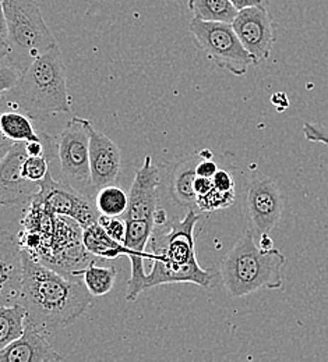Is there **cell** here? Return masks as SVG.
I'll return each mask as SVG.
<instances>
[{
	"instance_id": "6da1fadb",
	"label": "cell",
	"mask_w": 328,
	"mask_h": 362,
	"mask_svg": "<svg viewBox=\"0 0 328 362\" xmlns=\"http://www.w3.org/2000/svg\"><path fill=\"white\" fill-rule=\"evenodd\" d=\"M24 279L21 303L28 317L27 326L53 333L81 317L93 301L84 281L67 279L62 273L34 258L23 247Z\"/></svg>"
},
{
	"instance_id": "7a4b0ae2",
	"label": "cell",
	"mask_w": 328,
	"mask_h": 362,
	"mask_svg": "<svg viewBox=\"0 0 328 362\" xmlns=\"http://www.w3.org/2000/svg\"><path fill=\"white\" fill-rule=\"evenodd\" d=\"M198 221L200 215L190 209L181 221H168L165 227L155 226L149 240L152 268L144 281L145 291L172 283L211 287L214 273L203 269L196 257L194 228Z\"/></svg>"
},
{
	"instance_id": "3957f363",
	"label": "cell",
	"mask_w": 328,
	"mask_h": 362,
	"mask_svg": "<svg viewBox=\"0 0 328 362\" xmlns=\"http://www.w3.org/2000/svg\"><path fill=\"white\" fill-rule=\"evenodd\" d=\"M1 99H7L9 105L21 109L37 122H45L59 113H70L67 71L59 45L34 59L17 87L1 95Z\"/></svg>"
},
{
	"instance_id": "277c9868",
	"label": "cell",
	"mask_w": 328,
	"mask_h": 362,
	"mask_svg": "<svg viewBox=\"0 0 328 362\" xmlns=\"http://www.w3.org/2000/svg\"><path fill=\"white\" fill-rule=\"evenodd\" d=\"M254 235L250 228H246L220 265L222 286L230 296L236 298L261 288L278 290L282 287L285 255L276 248L270 251L260 250Z\"/></svg>"
},
{
	"instance_id": "5b68a950",
	"label": "cell",
	"mask_w": 328,
	"mask_h": 362,
	"mask_svg": "<svg viewBox=\"0 0 328 362\" xmlns=\"http://www.w3.org/2000/svg\"><path fill=\"white\" fill-rule=\"evenodd\" d=\"M0 59L21 71L40 54L57 46L35 0H1Z\"/></svg>"
},
{
	"instance_id": "8992f818",
	"label": "cell",
	"mask_w": 328,
	"mask_h": 362,
	"mask_svg": "<svg viewBox=\"0 0 328 362\" xmlns=\"http://www.w3.org/2000/svg\"><path fill=\"white\" fill-rule=\"evenodd\" d=\"M188 33L193 44L210 62L236 77L244 76L254 64L231 23L204 21L193 17Z\"/></svg>"
},
{
	"instance_id": "52a82bcc",
	"label": "cell",
	"mask_w": 328,
	"mask_h": 362,
	"mask_svg": "<svg viewBox=\"0 0 328 362\" xmlns=\"http://www.w3.org/2000/svg\"><path fill=\"white\" fill-rule=\"evenodd\" d=\"M91 122L81 117H72L62 134L56 138L57 155L66 182L79 191L91 185L90 168V139Z\"/></svg>"
},
{
	"instance_id": "ba28073f",
	"label": "cell",
	"mask_w": 328,
	"mask_h": 362,
	"mask_svg": "<svg viewBox=\"0 0 328 362\" xmlns=\"http://www.w3.org/2000/svg\"><path fill=\"white\" fill-rule=\"evenodd\" d=\"M243 212L247 228L254 234L274 230L283 212V197L276 181L266 176L250 181L244 191Z\"/></svg>"
},
{
	"instance_id": "9c48e42d",
	"label": "cell",
	"mask_w": 328,
	"mask_h": 362,
	"mask_svg": "<svg viewBox=\"0 0 328 362\" xmlns=\"http://www.w3.org/2000/svg\"><path fill=\"white\" fill-rule=\"evenodd\" d=\"M40 192L34 199L40 201L49 212L56 216L69 218L79 223L81 228L98 222L101 214L96 206H93L91 199L80 194L69 182L55 181L49 173L45 180L40 182Z\"/></svg>"
},
{
	"instance_id": "30bf717a",
	"label": "cell",
	"mask_w": 328,
	"mask_h": 362,
	"mask_svg": "<svg viewBox=\"0 0 328 362\" xmlns=\"http://www.w3.org/2000/svg\"><path fill=\"white\" fill-rule=\"evenodd\" d=\"M232 25L240 42L251 56L254 66L270 59L276 38L268 7H247L239 10Z\"/></svg>"
},
{
	"instance_id": "8fae6325",
	"label": "cell",
	"mask_w": 328,
	"mask_h": 362,
	"mask_svg": "<svg viewBox=\"0 0 328 362\" xmlns=\"http://www.w3.org/2000/svg\"><path fill=\"white\" fill-rule=\"evenodd\" d=\"M28 153L26 142H16L0 158V202L3 206H24L40 192V182L23 177V165Z\"/></svg>"
},
{
	"instance_id": "7c38bea8",
	"label": "cell",
	"mask_w": 328,
	"mask_h": 362,
	"mask_svg": "<svg viewBox=\"0 0 328 362\" xmlns=\"http://www.w3.org/2000/svg\"><path fill=\"white\" fill-rule=\"evenodd\" d=\"M159 184L161 176L158 168L152 163L151 156H145L129 191V206L122 216L126 222L154 221V215L158 209L157 191Z\"/></svg>"
},
{
	"instance_id": "4fadbf2b",
	"label": "cell",
	"mask_w": 328,
	"mask_h": 362,
	"mask_svg": "<svg viewBox=\"0 0 328 362\" xmlns=\"http://www.w3.org/2000/svg\"><path fill=\"white\" fill-rule=\"evenodd\" d=\"M24 279L23 245L18 235L6 230L0 238V298L1 305H11L21 300Z\"/></svg>"
},
{
	"instance_id": "5bb4252c",
	"label": "cell",
	"mask_w": 328,
	"mask_h": 362,
	"mask_svg": "<svg viewBox=\"0 0 328 362\" xmlns=\"http://www.w3.org/2000/svg\"><path fill=\"white\" fill-rule=\"evenodd\" d=\"M125 247L132 264V276L128 283L126 300L136 301L141 293H144V281L147 273L144 269V258H147V244L151 240V235L155 228L154 221H129Z\"/></svg>"
},
{
	"instance_id": "9a60e30c",
	"label": "cell",
	"mask_w": 328,
	"mask_h": 362,
	"mask_svg": "<svg viewBox=\"0 0 328 362\" xmlns=\"http://www.w3.org/2000/svg\"><path fill=\"white\" fill-rule=\"evenodd\" d=\"M90 139V168L91 184L94 189H101L106 185L115 184L122 163V153L119 146L103 133L91 126Z\"/></svg>"
},
{
	"instance_id": "2e32d148",
	"label": "cell",
	"mask_w": 328,
	"mask_h": 362,
	"mask_svg": "<svg viewBox=\"0 0 328 362\" xmlns=\"http://www.w3.org/2000/svg\"><path fill=\"white\" fill-rule=\"evenodd\" d=\"M63 357L47 343L45 334L31 326L26 333L0 350V362H57Z\"/></svg>"
},
{
	"instance_id": "e0dca14e",
	"label": "cell",
	"mask_w": 328,
	"mask_h": 362,
	"mask_svg": "<svg viewBox=\"0 0 328 362\" xmlns=\"http://www.w3.org/2000/svg\"><path fill=\"white\" fill-rule=\"evenodd\" d=\"M200 153L175 162L169 169V184L168 191L171 199L176 206L185 209H194L197 206V195L194 191V181L197 179V163L200 162Z\"/></svg>"
},
{
	"instance_id": "ac0fdd59",
	"label": "cell",
	"mask_w": 328,
	"mask_h": 362,
	"mask_svg": "<svg viewBox=\"0 0 328 362\" xmlns=\"http://www.w3.org/2000/svg\"><path fill=\"white\" fill-rule=\"evenodd\" d=\"M81 241L86 251L95 258L102 259H116L120 255H128V250L125 244L115 241L99 222L90 226L84 227L81 231Z\"/></svg>"
},
{
	"instance_id": "d6986e66",
	"label": "cell",
	"mask_w": 328,
	"mask_h": 362,
	"mask_svg": "<svg viewBox=\"0 0 328 362\" xmlns=\"http://www.w3.org/2000/svg\"><path fill=\"white\" fill-rule=\"evenodd\" d=\"M27 308L18 301L0 308V350L20 339L27 329Z\"/></svg>"
},
{
	"instance_id": "ffe728a7",
	"label": "cell",
	"mask_w": 328,
	"mask_h": 362,
	"mask_svg": "<svg viewBox=\"0 0 328 362\" xmlns=\"http://www.w3.org/2000/svg\"><path fill=\"white\" fill-rule=\"evenodd\" d=\"M188 10L194 18L204 21L234 23L239 10L231 0H188Z\"/></svg>"
},
{
	"instance_id": "44dd1931",
	"label": "cell",
	"mask_w": 328,
	"mask_h": 362,
	"mask_svg": "<svg viewBox=\"0 0 328 362\" xmlns=\"http://www.w3.org/2000/svg\"><path fill=\"white\" fill-rule=\"evenodd\" d=\"M27 115L18 112H4L0 116V132L3 136L14 142H28L41 139V134L34 130V126Z\"/></svg>"
},
{
	"instance_id": "7402d4cb",
	"label": "cell",
	"mask_w": 328,
	"mask_h": 362,
	"mask_svg": "<svg viewBox=\"0 0 328 362\" xmlns=\"http://www.w3.org/2000/svg\"><path fill=\"white\" fill-rule=\"evenodd\" d=\"M95 206L101 215L109 218H122L129 206V194L116 185H106L98 189Z\"/></svg>"
},
{
	"instance_id": "603a6c76",
	"label": "cell",
	"mask_w": 328,
	"mask_h": 362,
	"mask_svg": "<svg viewBox=\"0 0 328 362\" xmlns=\"http://www.w3.org/2000/svg\"><path fill=\"white\" fill-rule=\"evenodd\" d=\"M96 259H93L83 271V281L94 297H103L112 291L116 280V269L113 267H96Z\"/></svg>"
},
{
	"instance_id": "cb8c5ba5",
	"label": "cell",
	"mask_w": 328,
	"mask_h": 362,
	"mask_svg": "<svg viewBox=\"0 0 328 362\" xmlns=\"http://www.w3.org/2000/svg\"><path fill=\"white\" fill-rule=\"evenodd\" d=\"M234 191H220L217 188H213L208 194L205 195H198L197 197V208L201 212H215L220 209H225L230 208L234 202Z\"/></svg>"
},
{
	"instance_id": "d4e9b609",
	"label": "cell",
	"mask_w": 328,
	"mask_h": 362,
	"mask_svg": "<svg viewBox=\"0 0 328 362\" xmlns=\"http://www.w3.org/2000/svg\"><path fill=\"white\" fill-rule=\"evenodd\" d=\"M52 159L47 155L43 156H27L23 165V177L31 182L45 180L49 172V163Z\"/></svg>"
},
{
	"instance_id": "484cf974",
	"label": "cell",
	"mask_w": 328,
	"mask_h": 362,
	"mask_svg": "<svg viewBox=\"0 0 328 362\" xmlns=\"http://www.w3.org/2000/svg\"><path fill=\"white\" fill-rule=\"evenodd\" d=\"M23 73L20 69L13 66L4 59H0V93L4 95L9 90H14L20 83Z\"/></svg>"
},
{
	"instance_id": "4316f807",
	"label": "cell",
	"mask_w": 328,
	"mask_h": 362,
	"mask_svg": "<svg viewBox=\"0 0 328 362\" xmlns=\"http://www.w3.org/2000/svg\"><path fill=\"white\" fill-rule=\"evenodd\" d=\"M99 225L106 230V233L118 243L125 244L126 240V231H128V223L122 218H109L105 215H99L98 219Z\"/></svg>"
},
{
	"instance_id": "83f0119b",
	"label": "cell",
	"mask_w": 328,
	"mask_h": 362,
	"mask_svg": "<svg viewBox=\"0 0 328 362\" xmlns=\"http://www.w3.org/2000/svg\"><path fill=\"white\" fill-rule=\"evenodd\" d=\"M303 134L307 141L317 142L328 146V127L315 123H305L303 124Z\"/></svg>"
},
{
	"instance_id": "f1b7e54d",
	"label": "cell",
	"mask_w": 328,
	"mask_h": 362,
	"mask_svg": "<svg viewBox=\"0 0 328 362\" xmlns=\"http://www.w3.org/2000/svg\"><path fill=\"white\" fill-rule=\"evenodd\" d=\"M213 181H214V188H217L220 191L228 192V191H234V179L231 177V175L227 170H218L214 175Z\"/></svg>"
},
{
	"instance_id": "f546056e",
	"label": "cell",
	"mask_w": 328,
	"mask_h": 362,
	"mask_svg": "<svg viewBox=\"0 0 328 362\" xmlns=\"http://www.w3.org/2000/svg\"><path fill=\"white\" fill-rule=\"evenodd\" d=\"M218 166L213 159H200V162L197 163V176L201 177H214V175L218 172Z\"/></svg>"
},
{
	"instance_id": "4dcf8cb0",
	"label": "cell",
	"mask_w": 328,
	"mask_h": 362,
	"mask_svg": "<svg viewBox=\"0 0 328 362\" xmlns=\"http://www.w3.org/2000/svg\"><path fill=\"white\" fill-rule=\"evenodd\" d=\"M26 149H27V153L28 156H43V155H47V145L43 139H37V141H28L26 142Z\"/></svg>"
},
{
	"instance_id": "1f68e13d",
	"label": "cell",
	"mask_w": 328,
	"mask_h": 362,
	"mask_svg": "<svg viewBox=\"0 0 328 362\" xmlns=\"http://www.w3.org/2000/svg\"><path fill=\"white\" fill-rule=\"evenodd\" d=\"M213 188H214V181H213L211 177L197 176V179L194 181V191H196L197 197L208 194Z\"/></svg>"
},
{
	"instance_id": "d6a6232c",
	"label": "cell",
	"mask_w": 328,
	"mask_h": 362,
	"mask_svg": "<svg viewBox=\"0 0 328 362\" xmlns=\"http://www.w3.org/2000/svg\"><path fill=\"white\" fill-rule=\"evenodd\" d=\"M237 10L247 7H268V0H231Z\"/></svg>"
},
{
	"instance_id": "836d02e7",
	"label": "cell",
	"mask_w": 328,
	"mask_h": 362,
	"mask_svg": "<svg viewBox=\"0 0 328 362\" xmlns=\"http://www.w3.org/2000/svg\"><path fill=\"white\" fill-rule=\"evenodd\" d=\"M271 102H273V105H274V106H277L278 112L285 110V109L289 106V100H288V98H286V95H285L283 92H277V93H274V95H273V98H271Z\"/></svg>"
},
{
	"instance_id": "e575fe53",
	"label": "cell",
	"mask_w": 328,
	"mask_h": 362,
	"mask_svg": "<svg viewBox=\"0 0 328 362\" xmlns=\"http://www.w3.org/2000/svg\"><path fill=\"white\" fill-rule=\"evenodd\" d=\"M257 244H259L260 250H263V251L274 250V241H273V238L270 237V233H263V234H260V240H259Z\"/></svg>"
},
{
	"instance_id": "d590c367",
	"label": "cell",
	"mask_w": 328,
	"mask_h": 362,
	"mask_svg": "<svg viewBox=\"0 0 328 362\" xmlns=\"http://www.w3.org/2000/svg\"><path fill=\"white\" fill-rule=\"evenodd\" d=\"M201 159H213V152L210 149H203L201 152H198Z\"/></svg>"
}]
</instances>
